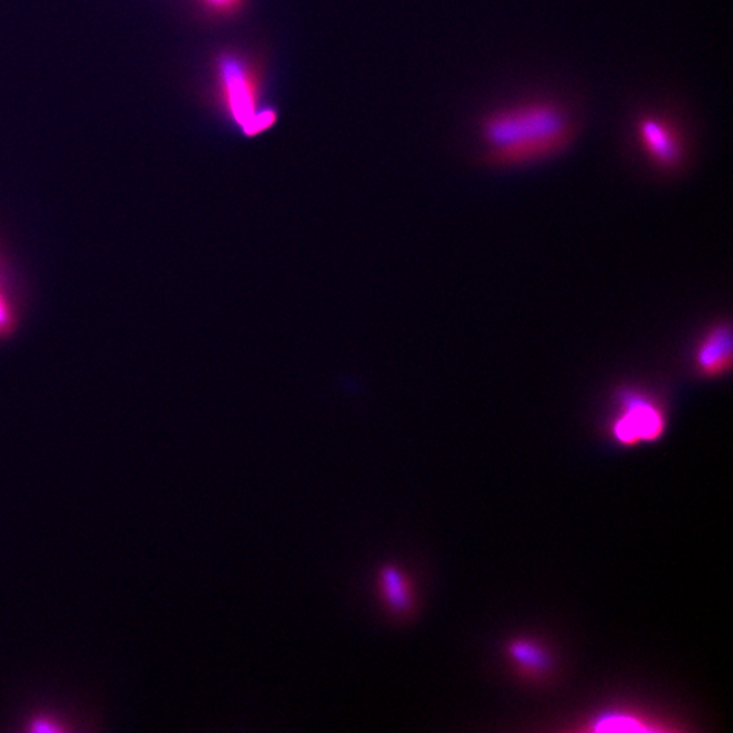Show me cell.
I'll use <instances>...</instances> for the list:
<instances>
[{"label":"cell","instance_id":"obj_1","mask_svg":"<svg viewBox=\"0 0 733 733\" xmlns=\"http://www.w3.org/2000/svg\"><path fill=\"white\" fill-rule=\"evenodd\" d=\"M480 132L486 160L520 166L563 151L574 139L575 124L559 102L532 100L486 114Z\"/></svg>","mask_w":733,"mask_h":733},{"label":"cell","instance_id":"obj_2","mask_svg":"<svg viewBox=\"0 0 733 733\" xmlns=\"http://www.w3.org/2000/svg\"><path fill=\"white\" fill-rule=\"evenodd\" d=\"M616 406L610 432L618 444L652 443L666 432L667 414L655 395L638 387H622L616 394Z\"/></svg>","mask_w":733,"mask_h":733},{"label":"cell","instance_id":"obj_3","mask_svg":"<svg viewBox=\"0 0 733 733\" xmlns=\"http://www.w3.org/2000/svg\"><path fill=\"white\" fill-rule=\"evenodd\" d=\"M635 134L646 158L664 171H675L686 160V143L678 125L662 114H644L635 123Z\"/></svg>","mask_w":733,"mask_h":733},{"label":"cell","instance_id":"obj_4","mask_svg":"<svg viewBox=\"0 0 733 733\" xmlns=\"http://www.w3.org/2000/svg\"><path fill=\"white\" fill-rule=\"evenodd\" d=\"M733 363V336L729 323L720 320L703 331L698 339L695 352H692V364L698 375L708 380L730 374Z\"/></svg>","mask_w":733,"mask_h":733},{"label":"cell","instance_id":"obj_5","mask_svg":"<svg viewBox=\"0 0 733 733\" xmlns=\"http://www.w3.org/2000/svg\"><path fill=\"white\" fill-rule=\"evenodd\" d=\"M375 591L382 609L394 620H406L417 607L414 578L398 564H385L376 572Z\"/></svg>","mask_w":733,"mask_h":733},{"label":"cell","instance_id":"obj_6","mask_svg":"<svg viewBox=\"0 0 733 733\" xmlns=\"http://www.w3.org/2000/svg\"><path fill=\"white\" fill-rule=\"evenodd\" d=\"M226 80L228 90H230L234 114H236L238 122L244 125L246 131L249 134H256V132L268 127L272 123V114L261 113L259 116H256L248 89H246L244 78L236 66H228L226 68Z\"/></svg>","mask_w":733,"mask_h":733},{"label":"cell","instance_id":"obj_7","mask_svg":"<svg viewBox=\"0 0 733 733\" xmlns=\"http://www.w3.org/2000/svg\"><path fill=\"white\" fill-rule=\"evenodd\" d=\"M508 655L515 666L529 675H543L553 667V658L549 651L529 639L514 640L508 645Z\"/></svg>","mask_w":733,"mask_h":733},{"label":"cell","instance_id":"obj_8","mask_svg":"<svg viewBox=\"0 0 733 733\" xmlns=\"http://www.w3.org/2000/svg\"><path fill=\"white\" fill-rule=\"evenodd\" d=\"M650 721L641 718L639 714L622 712V710H611L599 714L591 721V731L612 732V731H655L650 726Z\"/></svg>","mask_w":733,"mask_h":733},{"label":"cell","instance_id":"obj_9","mask_svg":"<svg viewBox=\"0 0 733 733\" xmlns=\"http://www.w3.org/2000/svg\"><path fill=\"white\" fill-rule=\"evenodd\" d=\"M19 323V311L4 268L0 266V339L13 334Z\"/></svg>","mask_w":733,"mask_h":733}]
</instances>
